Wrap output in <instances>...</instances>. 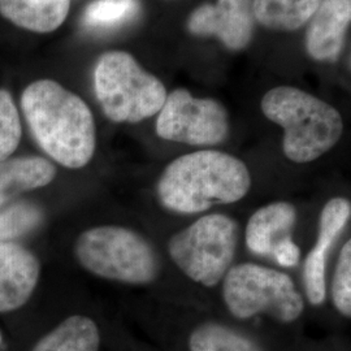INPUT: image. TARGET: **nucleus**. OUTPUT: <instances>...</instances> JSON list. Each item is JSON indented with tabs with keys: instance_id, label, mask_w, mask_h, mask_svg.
Here are the masks:
<instances>
[{
	"instance_id": "obj_18",
	"label": "nucleus",
	"mask_w": 351,
	"mask_h": 351,
	"mask_svg": "<svg viewBox=\"0 0 351 351\" xmlns=\"http://www.w3.org/2000/svg\"><path fill=\"white\" fill-rule=\"evenodd\" d=\"M190 351H263L250 337L220 323H203L189 337Z\"/></svg>"
},
{
	"instance_id": "obj_3",
	"label": "nucleus",
	"mask_w": 351,
	"mask_h": 351,
	"mask_svg": "<svg viewBox=\"0 0 351 351\" xmlns=\"http://www.w3.org/2000/svg\"><path fill=\"white\" fill-rule=\"evenodd\" d=\"M261 108L268 120L284 129L282 150L293 163L314 162L342 137L341 113L301 88H271L264 94Z\"/></svg>"
},
{
	"instance_id": "obj_11",
	"label": "nucleus",
	"mask_w": 351,
	"mask_h": 351,
	"mask_svg": "<svg viewBox=\"0 0 351 351\" xmlns=\"http://www.w3.org/2000/svg\"><path fill=\"white\" fill-rule=\"evenodd\" d=\"M40 265L37 256L19 243H0V313L24 306L37 288Z\"/></svg>"
},
{
	"instance_id": "obj_1",
	"label": "nucleus",
	"mask_w": 351,
	"mask_h": 351,
	"mask_svg": "<svg viewBox=\"0 0 351 351\" xmlns=\"http://www.w3.org/2000/svg\"><path fill=\"white\" fill-rule=\"evenodd\" d=\"M21 108L33 137L52 160L69 169L91 162L97 126L81 97L53 80H38L24 90Z\"/></svg>"
},
{
	"instance_id": "obj_22",
	"label": "nucleus",
	"mask_w": 351,
	"mask_h": 351,
	"mask_svg": "<svg viewBox=\"0 0 351 351\" xmlns=\"http://www.w3.org/2000/svg\"><path fill=\"white\" fill-rule=\"evenodd\" d=\"M332 300L339 314L351 319V239L339 254L332 281Z\"/></svg>"
},
{
	"instance_id": "obj_15",
	"label": "nucleus",
	"mask_w": 351,
	"mask_h": 351,
	"mask_svg": "<svg viewBox=\"0 0 351 351\" xmlns=\"http://www.w3.org/2000/svg\"><path fill=\"white\" fill-rule=\"evenodd\" d=\"M56 168L50 160L26 156L0 162V207L14 197L50 185Z\"/></svg>"
},
{
	"instance_id": "obj_12",
	"label": "nucleus",
	"mask_w": 351,
	"mask_h": 351,
	"mask_svg": "<svg viewBox=\"0 0 351 351\" xmlns=\"http://www.w3.org/2000/svg\"><path fill=\"white\" fill-rule=\"evenodd\" d=\"M306 51L316 62L335 63L351 24V0H323L307 23Z\"/></svg>"
},
{
	"instance_id": "obj_2",
	"label": "nucleus",
	"mask_w": 351,
	"mask_h": 351,
	"mask_svg": "<svg viewBox=\"0 0 351 351\" xmlns=\"http://www.w3.org/2000/svg\"><path fill=\"white\" fill-rule=\"evenodd\" d=\"M250 188V171L239 158L201 150L178 156L165 167L156 195L168 211L193 215L241 201Z\"/></svg>"
},
{
	"instance_id": "obj_24",
	"label": "nucleus",
	"mask_w": 351,
	"mask_h": 351,
	"mask_svg": "<svg viewBox=\"0 0 351 351\" xmlns=\"http://www.w3.org/2000/svg\"><path fill=\"white\" fill-rule=\"evenodd\" d=\"M0 343H1V333H0Z\"/></svg>"
},
{
	"instance_id": "obj_14",
	"label": "nucleus",
	"mask_w": 351,
	"mask_h": 351,
	"mask_svg": "<svg viewBox=\"0 0 351 351\" xmlns=\"http://www.w3.org/2000/svg\"><path fill=\"white\" fill-rule=\"evenodd\" d=\"M71 0H0V14L24 30L47 34L63 25Z\"/></svg>"
},
{
	"instance_id": "obj_23",
	"label": "nucleus",
	"mask_w": 351,
	"mask_h": 351,
	"mask_svg": "<svg viewBox=\"0 0 351 351\" xmlns=\"http://www.w3.org/2000/svg\"><path fill=\"white\" fill-rule=\"evenodd\" d=\"M300 247L289 237L280 239L271 250V255L282 267H294L300 262Z\"/></svg>"
},
{
	"instance_id": "obj_19",
	"label": "nucleus",
	"mask_w": 351,
	"mask_h": 351,
	"mask_svg": "<svg viewBox=\"0 0 351 351\" xmlns=\"http://www.w3.org/2000/svg\"><path fill=\"white\" fill-rule=\"evenodd\" d=\"M43 221V213L30 203H17L0 211V243L34 230Z\"/></svg>"
},
{
	"instance_id": "obj_17",
	"label": "nucleus",
	"mask_w": 351,
	"mask_h": 351,
	"mask_svg": "<svg viewBox=\"0 0 351 351\" xmlns=\"http://www.w3.org/2000/svg\"><path fill=\"white\" fill-rule=\"evenodd\" d=\"M323 0H254L255 21L274 32H295L306 25Z\"/></svg>"
},
{
	"instance_id": "obj_10",
	"label": "nucleus",
	"mask_w": 351,
	"mask_h": 351,
	"mask_svg": "<svg viewBox=\"0 0 351 351\" xmlns=\"http://www.w3.org/2000/svg\"><path fill=\"white\" fill-rule=\"evenodd\" d=\"M350 216L351 203L346 198H333L326 202L322 211L317 242L307 255L303 271L306 295L314 306L323 304L326 301L328 249L337 241Z\"/></svg>"
},
{
	"instance_id": "obj_6",
	"label": "nucleus",
	"mask_w": 351,
	"mask_h": 351,
	"mask_svg": "<svg viewBox=\"0 0 351 351\" xmlns=\"http://www.w3.org/2000/svg\"><path fill=\"white\" fill-rule=\"evenodd\" d=\"M237 245V223L223 213H211L173 234L168 255L191 281L213 288L232 268Z\"/></svg>"
},
{
	"instance_id": "obj_21",
	"label": "nucleus",
	"mask_w": 351,
	"mask_h": 351,
	"mask_svg": "<svg viewBox=\"0 0 351 351\" xmlns=\"http://www.w3.org/2000/svg\"><path fill=\"white\" fill-rule=\"evenodd\" d=\"M23 126L17 107L8 90H0V162L7 160L17 150Z\"/></svg>"
},
{
	"instance_id": "obj_7",
	"label": "nucleus",
	"mask_w": 351,
	"mask_h": 351,
	"mask_svg": "<svg viewBox=\"0 0 351 351\" xmlns=\"http://www.w3.org/2000/svg\"><path fill=\"white\" fill-rule=\"evenodd\" d=\"M223 298L229 313L239 320L265 314L281 323H293L304 311L291 277L259 264L232 267L224 277Z\"/></svg>"
},
{
	"instance_id": "obj_20",
	"label": "nucleus",
	"mask_w": 351,
	"mask_h": 351,
	"mask_svg": "<svg viewBox=\"0 0 351 351\" xmlns=\"http://www.w3.org/2000/svg\"><path fill=\"white\" fill-rule=\"evenodd\" d=\"M138 0H94L88 4L84 20L88 26L119 25L138 12Z\"/></svg>"
},
{
	"instance_id": "obj_9",
	"label": "nucleus",
	"mask_w": 351,
	"mask_h": 351,
	"mask_svg": "<svg viewBox=\"0 0 351 351\" xmlns=\"http://www.w3.org/2000/svg\"><path fill=\"white\" fill-rule=\"evenodd\" d=\"M254 0H216L197 7L189 16V33L216 37L226 49L241 51L250 45L255 26Z\"/></svg>"
},
{
	"instance_id": "obj_5",
	"label": "nucleus",
	"mask_w": 351,
	"mask_h": 351,
	"mask_svg": "<svg viewBox=\"0 0 351 351\" xmlns=\"http://www.w3.org/2000/svg\"><path fill=\"white\" fill-rule=\"evenodd\" d=\"M94 88L101 111L117 124L150 119L160 112L168 95L163 82L125 51L101 55L94 69Z\"/></svg>"
},
{
	"instance_id": "obj_8",
	"label": "nucleus",
	"mask_w": 351,
	"mask_h": 351,
	"mask_svg": "<svg viewBox=\"0 0 351 351\" xmlns=\"http://www.w3.org/2000/svg\"><path fill=\"white\" fill-rule=\"evenodd\" d=\"M155 130L164 141L215 146L228 137L229 116L220 101L193 97L186 88H175L158 113Z\"/></svg>"
},
{
	"instance_id": "obj_13",
	"label": "nucleus",
	"mask_w": 351,
	"mask_h": 351,
	"mask_svg": "<svg viewBox=\"0 0 351 351\" xmlns=\"http://www.w3.org/2000/svg\"><path fill=\"white\" fill-rule=\"evenodd\" d=\"M297 220V210L289 202L267 204L251 215L246 226V245L259 256H269L274 245L289 237Z\"/></svg>"
},
{
	"instance_id": "obj_16",
	"label": "nucleus",
	"mask_w": 351,
	"mask_h": 351,
	"mask_svg": "<svg viewBox=\"0 0 351 351\" xmlns=\"http://www.w3.org/2000/svg\"><path fill=\"white\" fill-rule=\"evenodd\" d=\"M101 332L85 315H72L38 341L33 351H99Z\"/></svg>"
},
{
	"instance_id": "obj_4",
	"label": "nucleus",
	"mask_w": 351,
	"mask_h": 351,
	"mask_svg": "<svg viewBox=\"0 0 351 351\" xmlns=\"http://www.w3.org/2000/svg\"><path fill=\"white\" fill-rule=\"evenodd\" d=\"M75 256L88 274L128 285H147L160 272L158 254L150 242L124 226L86 229L75 239Z\"/></svg>"
}]
</instances>
